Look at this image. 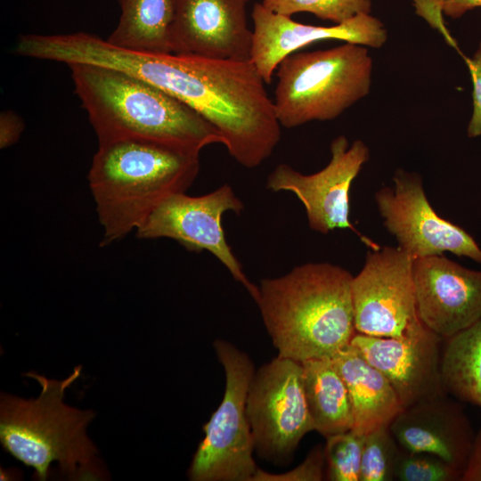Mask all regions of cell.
Wrapping results in <instances>:
<instances>
[{"instance_id":"cell-1","label":"cell","mask_w":481,"mask_h":481,"mask_svg":"<svg viewBox=\"0 0 481 481\" xmlns=\"http://www.w3.org/2000/svg\"><path fill=\"white\" fill-rule=\"evenodd\" d=\"M94 64L122 70L185 103L214 126L230 156L254 168L281 140V125L266 84L250 60L151 53L100 41Z\"/></svg>"},{"instance_id":"cell-2","label":"cell","mask_w":481,"mask_h":481,"mask_svg":"<svg viewBox=\"0 0 481 481\" xmlns=\"http://www.w3.org/2000/svg\"><path fill=\"white\" fill-rule=\"evenodd\" d=\"M69 67L99 144L143 141L195 154L210 144H223L214 126L155 86L111 68Z\"/></svg>"},{"instance_id":"cell-3","label":"cell","mask_w":481,"mask_h":481,"mask_svg":"<svg viewBox=\"0 0 481 481\" xmlns=\"http://www.w3.org/2000/svg\"><path fill=\"white\" fill-rule=\"evenodd\" d=\"M353 275L329 262H309L264 278L255 301L278 355L304 362L331 358L355 334Z\"/></svg>"},{"instance_id":"cell-4","label":"cell","mask_w":481,"mask_h":481,"mask_svg":"<svg viewBox=\"0 0 481 481\" xmlns=\"http://www.w3.org/2000/svg\"><path fill=\"white\" fill-rule=\"evenodd\" d=\"M200 172V154L143 141L99 144L88 173L101 246L136 231L166 199L185 192Z\"/></svg>"},{"instance_id":"cell-5","label":"cell","mask_w":481,"mask_h":481,"mask_svg":"<svg viewBox=\"0 0 481 481\" xmlns=\"http://www.w3.org/2000/svg\"><path fill=\"white\" fill-rule=\"evenodd\" d=\"M80 373V365L63 380L28 372L25 375L41 387L37 398L1 394V444L14 458L34 468L39 480L47 478L53 462L73 480H100L104 477L98 451L86 435V427L95 413L69 406L63 401L65 390Z\"/></svg>"},{"instance_id":"cell-6","label":"cell","mask_w":481,"mask_h":481,"mask_svg":"<svg viewBox=\"0 0 481 481\" xmlns=\"http://www.w3.org/2000/svg\"><path fill=\"white\" fill-rule=\"evenodd\" d=\"M372 59L366 46L295 52L276 69L274 107L281 126L335 119L365 97L371 86Z\"/></svg>"},{"instance_id":"cell-7","label":"cell","mask_w":481,"mask_h":481,"mask_svg":"<svg viewBox=\"0 0 481 481\" xmlns=\"http://www.w3.org/2000/svg\"><path fill=\"white\" fill-rule=\"evenodd\" d=\"M214 348L225 374L222 402L203 426L205 436L193 455L192 481H252L258 468L246 402L255 374L250 357L232 343L216 339Z\"/></svg>"},{"instance_id":"cell-8","label":"cell","mask_w":481,"mask_h":481,"mask_svg":"<svg viewBox=\"0 0 481 481\" xmlns=\"http://www.w3.org/2000/svg\"><path fill=\"white\" fill-rule=\"evenodd\" d=\"M246 411L257 455L277 465L289 462L301 439L314 430L301 363L277 355L256 371Z\"/></svg>"},{"instance_id":"cell-9","label":"cell","mask_w":481,"mask_h":481,"mask_svg":"<svg viewBox=\"0 0 481 481\" xmlns=\"http://www.w3.org/2000/svg\"><path fill=\"white\" fill-rule=\"evenodd\" d=\"M413 260L398 246L367 253L351 284L356 332L401 338L423 325L416 306Z\"/></svg>"},{"instance_id":"cell-10","label":"cell","mask_w":481,"mask_h":481,"mask_svg":"<svg viewBox=\"0 0 481 481\" xmlns=\"http://www.w3.org/2000/svg\"><path fill=\"white\" fill-rule=\"evenodd\" d=\"M243 208V202L227 183L201 196L178 192L159 204L135 233L140 239H172L191 251H208L256 301L258 286L244 273L241 264L227 243L222 225L224 213L232 211L239 215Z\"/></svg>"},{"instance_id":"cell-11","label":"cell","mask_w":481,"mask_h":481,"mask_svg":"<svg viewBox=\"0 0 481 481\" xmlns=\"http://www.w3.org/2000/svg\"><path fill=\"white\" fill-rule=\"evenodd\" d=\"M394 186L375 193L378 210L398 247L420 258L451 252L481 264V249L464 229L439 216L429 203L420 175L397 170Z\"/></svg>"},{"instance_id":"cell-12","label":"cell","mask_w":481,"mask_h":481,"mask_svg":"<svg viewBox=\"0 0 481 481\" xmlns=\"http://www.w3.org/2000/svg\"><path fill=\"white\" fill-rule=\"evenodd\" d=\"M330 160L320 171L306 175L281 163L269 174L266 188L290 192L303 204L310 229L327 234L335 229L356 230L350 222V189L370 151L361 140L351 144L344 135L330 144Z\"/></svg>"},{"instance_id":"cell-13","label":"cell","mask_w":481,"mask_h":481,"mask_svg":"<svg viewBox=\"0 0 481 481\" xmlns=\"http://www.w3.org/2000/svg\"><path fill=\"white\" fill-rule=\"evenodd\" d=\"M443 340L423 324L401 338L355 332L350 345L387 379L406 408L446 395L440 374Z\"/></svg>"},{"instance_id":"cell-14","label":"cell","mask_w":481,"mask_h":481,"mask_svg":"<svg viewBox=\"0 0 481 481\" xmlns=\"http://www.w3.org/2000/svg\"><path fill=\"white\" fill-rule=\"evenodd\" d=\"M251 18L253 41L250 61L266 84L272 82L285 57L314 42L343 40L379 48L387 39L384 24L371 13L358 14L342 23L321 27L295 21L290 16L274 12L262 3H257Z\"/></svg>"},{"instance_id":"cell-15","label":"cell","mask_w":481,"mask_h":481,"mask_svg":"<svg viewBox=\"0 0 481 481\" xmlns=\"http://www.w3.org/2000/svg\"><path fill=\"white\" fill-rule=\"evenodd\" d=\"M412 272L419 317L443 339L481 319V271L438 255L415 258Z\"/></svg>"},{"instance_id":"cell-16","label":"cell","mask_w":481,"mask_h":481,"mask_svg":"<svg viewBox=\"0 0 481 481\" xmlns=\"http://www.w3.org/2000/svg\"><path fill=\"white\" fill-rule=\"evenodd\" d=\"M249 0H175L171 53L215 59L250 60L253 30Z\"/></svg>"},{"instance_id":"cell-17","label":"cell","mask_w":481,"mask_h":481,"mask_svg":"<svg viewBox=\"0 0 481 481\" xmlns=\"http://www.w3.org/2000/svg\"><path fill=\"white\" fill-rule=\"evenodd\" d=\"M389 428L402 449L434 454L461 472L475 437L463 407L448 395L404 408Z\"/></svg>"},{"instance_id":"cell-18","label":"cell","mask_w":481,"mask_h":481,"mask_svg":"<svg viewBox=\"0 0 481 481\" xmlns=\"http://www.w3.org/2000/svg\"><path fill=\"white\" fill-rule=\"evenodd\" d=\"M331 359L348 390L354 419L351 431L366 436L389 426L404 408L387 379L350 344Z\"/></svg>"},{"instance_id":"cell-19","label":"cell","mask_w":481,"mask_h":481,"mask_svg":"<svg viewBox=\"0 0 481 481\" xmlns=\"http://www.w3.org/2000/svg\"><path fill=\"white\" fill-rule=\"evenodd\" d=\"M303 384L314 428L325 438L350 431L354 419L346 386L331 358L301 362Z\"/></svg>"},{"instance_id":"cell-20","label":"cell","mask_w":481,"mask_h":481,"mask_svg":"<svg viewBox=\"0 0 481 481\" xmlns=\"http://www.w3.org/2000/svg\"><path fill=\"white\" fill-rule=\"evenodd\" d=\"M121 15L106 40L118 47L151 53H170L175 0H118Z\"/></svg>"},{"instance_id":"cell-21","label":"cell","mask_w":481,"mask_h":481,"mask_svg":"<svg viewBox=\"0 0 481 481\" xmlns=\"http://www.w3.org/2000/svg\"><path fill=\"white\" fill-rule=\"evenodd\" d=\"M440 374L446 395L481 409V319L443 340Z\"/></svg>"},{"instance_id":"cell-22","label":"cell","mask_w":481,"mask_h":481,"mask_svg":"<svg viewBox=\"0 0 481 481\" xmlns=\"http://www.w3.org/2000/svg\"><path fill=\"white\" fill-rule=\"evenodd\" d=\"M402 448L389 426L379 428L363 437L360 481H392Z\"/></svg>"},{"instance_id":"cell-23","label":"cell","mask_w":481,"mask_h":481,"mask_svg":"<svg viewBox=\"0 0 481 481\" xmlns=\"http://www.w3.org/2000/svg\"><path fill=\"white\" fill-rule=\"evenodd\" d=\"M267 9L287 16L309 12L334 24L362 13H371V0H262Z\"/></svg>"},{"instance_id":"cell-24","label":"cell","mask_w":481,"mask_h":481,"mask_svg":"<svg viewBox=\"0 0 481 481\" xmlns=\"http://www.w3.org/2000/svg\"><path fill=\"white\" fill-rule=\"evenodd\" d=\"M363 437L350 430L326 438L327 480L360 481Z\"/></svg>"},{"instance_id":"cell-25","label":"cell","mask_w":481,"mask_h":481,"mask_svg":"<svg viewBox=\"0 0 481 481\" xmlns=\"http://www.w3.org/2000/svg\"><path fill=\"white\" fill-rule=\"evenodd\" d=\"M462 472L441 458L428 452L402 449L395 480L399 481H461Z\"/></svg>"},{"instance_id":"cell-26","label":"cell","mask_w":481,"mask_h":481,"mask_svg":"<svg viewBox=\"0 0 481 481\" xmlns=\"http://www.w3.org/2000/svg\"><path fill=\"white\" fill-rule=\"evenodd\" d=\"M324 446L312 448L305 461L290 471L272 474L258 469L252 481H321L325 477Z\"/></svg>"},{"instance_id":"cell-27","label":"cell","mask_w":481,"mask_h":481,"mask_svg":"<svg viewBox=\"0 0 481 481\" xmlns=\"http://www.w3.org/2000/svg\"><path fill=\"white\" fill-rule=\"evenodd\" d=\"M473 84V112L468 126V136L481 135V41L472 58L464 57Z\"/></svg>"},{"instance_id":"cell-28","label":"cell","mask_w":481,"mask_h":481,"mask_svg":"<svg viewBox=\"0 0 481 481\" xmlns=\"http://www.w3.org/2000/svg\"><path fill=\"white\" fill-rule=\"evenodd\" d=\"M24 124L20 118L12 111H3L0 116V147L5 149L15 143L22 131Z\"/></svg>"},{"instance_id":"cell-29","label":"cell","mask_w":481,"mask_h":481,"mask_svg":"<svg viewBox=\"0 0 481 481\" xmlns=\"http://www.w3.org/2000/svg\"><path fill=\"white\" fill-rule=\"evenodd\" d=\"M461 481H481V428L475 434Z\"/></svg>"},{"instance_id":"cell-30","label":"cell","mask_w":481,"mask_h":481,"mask_svg":"<svg viewBox=\"0 0 481 481\" xmlns=\"http://www.w3.org/2000/svg\"><path fill=\"white\" fill-rule=\"evenodd\" d=\"M436 3L446 16L458 19L467 12L481 7V0H436Z\"/></svg>"}]
</instances>
